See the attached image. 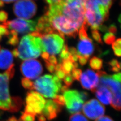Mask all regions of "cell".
<instances>
[{
    "label": "cell",
    "instance_id": "cell-14",
    "mask_svg": "<svg viewBox=\"0 0 121 121\" xmlns=\"http://www.w3.org/2000/svg\"><path fill=\"white\" fill-rule=\"evenodd\" d=\"M85 18L86 25L92 30H99L103 22L107 20L100 13L90 9L85 8Z\"/></svg>",
    "mask_w": 121,
    "mask_h": 121
},
{
    "label": "cell",
    "instance_id": "cell-7",
    "mask_svg": "<svg viewBox=\"0 0 121 121\" xmlns=\"http://www.w3.org/2000/svg\"><path fill=\"white\" fill-rule=\"evenodd\" d=\"M15 15L20 18L28 19L33 17L37 11V6L30 0H18L13 5Z\"/></svg>",
    "mask_w": 121,
    "mask_h": 121
},
{
    "label": "cell",
    "instance_id": "cell-21",
    "mask_svg": "<svg viewBox=\"0 0 121 121\" xmlns=\"http://www.w3.org/2000/svg\"><path fill=\"white\" fill-rule=\"evenodd\" d=\"M89 65L92 69L99 70L103 66V60L100 58L94 56L90 60Z\"/></svg>",
    "mask_w": 121,
    "mask_h": 121
},
{
    "label": "cell",
    "instance_id": "cell-10",
    "mask_svg": "<svg viewBox=\"0 0 121 121\" xmlns=\"http://www.w3.org/2000/svg\"><path fill=\"white\" fill-rule=\"evenodd\" d=\"M20 70L25 78L35 79L38 78L43 71L40 62L35 59H28L23 61L20 65Z\"/></svg>",
    "mask_w": 121,
    "mask_h": 121
},
{
    "label": "cell",
    "instance_id": "cell-34",
    "mask_svg": "<svg viewBox=\"0 0 121 121\" xmlns=\"http://www.w3.org/2000/svg\"><path fill=\"white\" fill-rule=\"evenodd\" d=\"M8 29L3 24L0 25V40L1 39L2 36H7L9 34Z\"/></svg>",
    "mask_w": 121,
    "mask_h": 121
},
{
    "label": "cell",
    "instance_id": "cell-30",
    "mask_svg": "<svg viewBox=\"0 0 121 121\" xmlns=\"http://www.w3.org/2000/svg\"><path fill=\"white\" fill-rule=\"evenodd\" d=\"M82 73V70L79 69H73L72 71V77L73 78V80L79 81L81 75Z\"/></svg>",
    "mask_w": 121,
    "mask_h": 121
},
{
    "label": "cell",
    "instance_id": "cell-52",
    "mask_svg": "<svg viewBox=\"0 0 121 121\" xmlns=\"http://www.w3.org/2000/svg\"><path fill=\"white\" fill-rule=\"evenodd\" d=\"M17 121H22V120H21L20 119L19 120H17Z\"/></svg>",
    "mask_w": 121,
    "mask_h": 121
},
{
    "label": "cell",
    "instance_id": "cell-16",
    "mask_svg": "<svg viewBox=\"0 0 121 121\" xmlns=\"http://www.w3.org/2000/svg\"><path fill=\"white\" fill-rule=\"evenodd\" d=\"M78 55L85 57L88 59L94 51L92 41L89 37L81 39L77 46Z\"/></svg>",
    "mask_w": 121,
    "mask_h": 121
},
{
    "label": "cell",
    "instance_id": "cell-15",
    "mask_svg": "<svg viewBox=\"0 0 121 121\" xmlns=\"http://www.w3.org/2000/svg\"><path fill=\"white\" fill-rule=\"evenodd\" d=\"M62 107L56 104L51 99L46 101L41 113L47 118L48 120H52L57 117L61 112Z\"/></svg>",
    "mask_w": 121,
    "mask_h": 121
},
{
    "label": "cell",
    "instance_id": "cell-1",
    "mask_svg": "<svg viewBox=\"0 0 121 121\" xmlns=\"http://www.w3.org/2000/svg\"><path fill=\"white\" fill-rule=\"evenodd\" d=\"M44 49L38 33L34 31L22 38L17 48L12 52L13 56L22 60L32 59L39 57Z\"/></svg>",
    "mask_w": 121,
    "mask_h": 121
},
{
    "label": "cell",
    "instance_id": "cell-43",
    "mask_svg": "<svg viewBox=\"0 0 121 121\" xmlns=\"http://www.w3.org/2000/svg\"><path fill=\"white\" fill-rule=\"evenodd\" d=\"M108 30L109 31V32L113 34H116L117 33V31L116 26L114 24H111L110 26H109V27L108 28Z\"/></svg>",
    "mask_w": 121,
    "mask_h": 121
},
{
    "label": "cell",
    "instance_id": "cell-54",
    "mask_svg": "<svg viewBox=\"0 0 121 121\" xmlns=\"http://www.w3.org/2000/svg\"></svg>",
    "mask_w": 121,
    "mask_h": 121
},
{
    "label": "cell",
    "instance_id": "cell-32",
    "mask_svg": "<svg viewBox=\"0 0 121 121\" xmlns=\"http://www.w3.org/2000/svg\"><path fill=\"white\" fill-rule=\"evenodd\" d=\"M63 81L65 84V85L69 87L73 83V79L70 73L65 74V77L63 78Z\"/></svg>",
    "mask_w": 121,
    "mask_h": 121
},
{
    "label": "cell",
    "instance_id": "cell-25",
    "mask_svg": "<svg viewBox=\"0 0 121 121\" xmlns=\"http://www.w3.org/2000/svg\"><path fill=\"white\" fill-rule=\"evenodd\" d=\"M69 121H89L80 112L74 113L69 117Z\"/></svg>",
    "mask_w": 121,
    "mask_h": 121
},
{
    "label": "cell",
    "instance_id": "cell-40",
    "mask_svg": "<svg viewBox=\"0 0 121 121\" xmlns=\"http://www.w3.org/2000/svg\"><path fill=\"white\" fill-rule=\"evenodd\" d=\"M54 73L56 76L57 77V78H59L60 79H63V78L65 77V73L62 71V70L61 69L56 70L55 71Z\"/></svg>",
    "mask_w": 121,
    "mask_h": 121
},
{
    "label": "cell",
    "instance_id": "cell-48",
    "mask_svg": "<svg viewBox=\"0 0 121 121\" xmlns=\"http://www.w3.org/2000/svg\"><path fill=\"white\" fill-rule=\"evenodd\" d=\"M69 88V86H66V85H64V86L61 87L60 91H61V92H62V93H64L66 91L68 90Z\"/></svg>",
    "mask_w": 121,
    "mask_h": 121
},
{
    "label": "cell",
    "instance_id": "cell-53",
    "mask_svg": "<svg viewBox=\"0 0 121 121\" xmlns=\"http://www.w3.org/2000/svg\"></svg>",
    "mask_w": 121,
    "mask_h": 121
},
{
    "label": "cell",
    "instance_id": "cell-37",
    "mask_svg": "<svg viewBox=\"0 0 121 121\" xmlns=\"http://www.w3.org/2000/svg\"><path fill=\"white\" fill-rule=\"evenodd\" d=\"M44 61H47L48 63L52 64V65H56L58 63L56 57L54 55L49 56L48 60H44Z\"/></svg>",
    "mask_w": 121,
    "mask_h": 121
},
{
    "label": "cell",
    "instance_id": "cell-20",
    "mask_svg": "<svg viewBox=\"0 0 121 121\" xmlns=\"http://www.w3.org/2000/svg\"><path fill=\"white\" fill-rule=\"evenodd\" d=\"M73 63L74 62L71 60V57L69 59L62 61L61 63V69L65 74H69L74 69Z\"/></svg>",
    "mask_w": 121,
    "mask_h": 121
},
{
    "label": "cell",
    "instance_id": "cell-39",
    "mask_svg": "<svg viewBox=\"0 0 121 121\" xmlns=\"http://www.w3.org/2000/svg\"><path fill=\"white\" fill-rule=\"evenodd\" d=\"M109 65L111 66V68L115 67H117L121 68V64L120 63H119L117 59H112L111 61H110L108 62Z\"/></svg>",
    "mask_w": 121,
    "mask_h": 121
},
{
    "label": "cell",
    "instance_id": "cell-46",
    "mask_svg": "<svg viewBox=\"0 0 121 121\" xmlns=\"http://www.w3.org/2000/svg\"><path fill=\"white\" fill-rule=\"evenodd\" d=\"M38 121H46V118L43 114L40 113L37 115Z\"/></svg>",
    "mask_w": 121,
    "mask_h": 121
},
{
    "label": "cell",
    "instance_id": "cell-49",
    "mask_svg": "<svg viewBox=\"0 0 121 121\" xmlns=\"http://www.w3.org/2000/svg\"><path fill=\"white\" fill-rule=\"evenodd\" d=\"M16 0H0V1L2 2L3 3H10Z\"/></svg>",
    "mask_w": 121,
    "mask_h": 121
},
{
    "label": "cell",
    "instance_id": "cell-6",
    "mask_svg": "<svg viewBox=\"0 0 121 121\" xmlns=\"http://www.w3.org/2000/svg\"><path fill=\"white\" fill-rule=\"evenodd\" d=\"M25 112L34 116L41 113L46 100L39 93L35 91L28 92L26 98Z\"/></svg>",
    "mask_w": 121,
    "mask_h": 121
},
{
    "label": "cell",
    "instance_id": "cell-5",
    "mask_svg": "<svg viewBox=\"0 0 121 121\" xmlns=\"http://www.w3.org/2000/svg\"><path fill=\"white\" fill-rule=\"evenodd\" d=\"M43 44L44 52L55 55L59 53L64 46V38L58 33H51L41 35L40 37Z\"/></svg>",
    "mask_w": 121,
    "mask_h": 121
},
{
    "label": "cell",
    "instance_id": "cell-42",
    "mask_svg": "<svg viewBox=\"0 0 121 121\" xmlns=\"http://www.w3.org/2000/svg\"><path fill=\"white\" fill-rule=\"evenodd\" d=\"M95 121H114L112 118L108 116H104L96 119Z\"/></svg>",
    "mask_w": 121,
    "mask_h": 121
},
{
    "label": "cell",
    "instance_id": "cell-35",
    "mask_svg": "<svg viewBox=\"0 0 121 121\" xmlns=\"http://www.w3.org/2000/svg\"><path fill=\"white\" fill-rule=\"evenodd\" d=\"M14 72H15V69L14 68V64H13L10 67H9V69H7L4 73L7 74L9 79H10L11 78H13L14 74Z\"/></svg>",
    "mask_w": 121,
    "mask_h": 121
},
{
    "label": "cell",
    "instance_id": "cell-28",
    "mask_svg": "<svg viewBox=\"0 0 121 121\" xmlns=\"http://www.w3.org/2000/svg\"><path fill=\"white\" fill-rule=\"evenodd\" d=\"M20 119L22 121H35V116L25 112H22Z\"/></svg>",
    "mask_w": 121,
    "mask_h": 121
},
{
    "label": "cell",
    "instance_id": "cell-47",
    "mask_svg": "<svg viewBox=\"0 0 121 121\" xmlns=\"http://www.w3.org/2000/svg\"><path fill=\"white\" fill-rule=\"evenodd\" d=\"M49 56H50L49 54H48L47 52H43L41 54V56L44 60H47Z\"/></svg>",
    "mask_w": 121,
    "mask_h": 121
},
{
    "label": "cell",
    "instance_id": "cell-26",
    "mask_svg": "<svg viewBox=\"0 0 121 121\" xmlns=\"http://www.w3.org/2000/svg\"><path fill=\"white\" fill-rule=\"evenodd\" d=\"M21 84L22 86L25 89L30 90L34 89L33 82L27 78H22Z\"/></svg>",
    "mask_w": 121,
    "mask_h": 121
},
{
    "label": "cell",
    "instance_id": "cell-2",
    "mask_svg": "<svg viewBox=\"0 0 121 121\" xmlns=\"http://www.w3.org/2000/svg\"><path fill=\"white\" fill-rule=\"evenodd\" d=\"M52 28L63 38L64 35L75 37L79 27L60 13L53 5H49L48 10L44 14Z\"/></svg>",
    "mask_w": 121,
    "mask_h": 121
},
{
    "label": "cell",
    "instance_id": "cell-31",
    "mask_svg": "<svg viewBox=\"0 0 121 121\" xmlns=\"http://www.w3.org/2000/svg\"><path fill=\"white\" fill-rule=\"evenodd\" d=\"M99 4L109 10L112 4L113 0H97Z\"/></svg>",
    "mask_w": 121,
    "mask_h": 121
},
{
    "label": "cell",
    "instance_id": "cell-24",
    "mask_svg": "<svg viewBox=\"0 0 121 121\" xmlns=\"http://www.w3.org/2000/svg\"><path fill=\"white\" fill-rule=\"evenodd\" d=\"M112 48L114 53L116 56H121V39L120 38L117 39L112 43Z\"/></svg>",
    "mask_w": 121,
    "mask_h": 121
},
{
    "label": "cell",
    "instance_id": "cell-50",
    "mask_svg": "<svg viewBox=\"0 0 121 121\" xmlns=\"http://www.w3.org/2000/svg\"><path fill=\"white\" fill-rule=\"evenodd\" d=\"M8 121H17V120L15 117H12L9 118Z\"/></svg>",
    "mask_w": 121,
    "mask_h": 121
},
{
    "label": "cell",
    "instance_id": "cell-9",
    "mask_svg": "<svg viewBox=\"0 0 121 121\" xmlns=\"http://www.w3.org/2000/svg\"><path fill=\"white\" fill-rule=\"evenodd\" d=\"M65 105L68 112L74 114L80 112L84 101L82 99L80 91L71 90L64 93Z\"/></svg>",
    "mask_w": 121,
    "mask_h": 121
},
{
    "label": "cell",
    "instance_id": "cell-4",
    "mask_svg": "<svg viewBox=\"0 0 121 121\" xmlns=\"http://www.w3.org/2000/svg\"><path fill=\"white\" fill-rule=\"evenodd\" d=\"M61 86V80L55 74L44 75L37 78L33 83L34 89L46 98H54Z\"/></svg>",
    "mask_w": 121,
    "mask_h": 121
},
{
    "label": "cell",
    "instance_id": "cell-13",
    "mask_svg": "<svg viewBox=\"0 0 121 121\" xmlns=\"http://www.w3.org/2000/svg\"><path fill=\"white\" fill-rule=\"evenodd\" d=\"M82 87L91 91L97 87L99 82V77L97 73L90 69H86L82 73L79 79Z\"/></svg>",
    "mask_w": 121,
    "mask_h": 121
},
{
    "label": "cell",
    "instance_id": "cell-11",
    "mask_svg": "<svg viewBox=\"0 0 121 121\" xmlns=\"http://www.w3.org/2000/svg\"><path fill=\"white\" fill-rule=\"evenodd\" d=\"M82 112L88 118L94 120L102 117L105 113L104 105L95 99H90L82 106Z\"/></svg>",
    "mask_w": 121,
    "mask_h": 121
},
{
    "label": "cell",
    "instance_id": "cell-29",
    "mask_svg": "<svg viewBox=\"0 0 121 121\" xmlns=\"http://www.w3.org/2000/svg\"><path fill=\"white\" fill-rule=\"evenodd\" d=\"M52 101L61 107L65 105V99L63 95H57L54 98H53Z\"/></svg>",
    "mask_w": 121,
    "mask_h": 121
},
{
    "label": "cell",
    "instance_id": "cell-18",
    "mask_svg": "<svg viewBox=\"0 0 121 121\" xmlns=\"http://www.w3.org/2000/svg\"><path fill=\"white\" fill-rule=\"evenodd\" d=\"M12 52L5 48H0V69H7L13 64Z\"/></svg>",
    "mask_w": 121,
    "mask_h": 121
},
{
    "label": "cell",
    "instance_id": "cell-44",
    "mask_svg": "<svg viewBox=\"0 0 121 121\" xmlns=\"http://www.w3.org/2000/svg\"><path fill=\"white\" fill-rule=\"evenodd\" d=\"M80 93L82 98L83 100V101L85 102L88 97V94L86 91H80Z\"/></svg>",
    "mask_w": 121,
    "mask_h": 121
},
{
    "label": "cell",
    "instance_id": "cell-38",
    "mask_svg": "<svg viewBox=\"0 0 121 121\" xmlns=\"http://www.w3.org/2000/svg\"><path fill=\"white\" fill-rule=\"evenodd\" d=\"M45 66L48 69V71L51 73H53L55 71V65L51 64L48 63L47 61H45Z\"/></svg>",
    "mask_w": 121,
    "mask_h": 121
},
{
    "label": "cell",
    "instance_id": "cell-45",
    "mask_svg": "<svg viewBox=\"0 0 121 121\" xmlns=\"http://www.w3.org/2000/svg\"><path fill=\"white\" fill-rule=\"evenodd\" d=\"M49 5L55 4L59 3L62 0H45Z\"/></svg>",
    "mask_w": 121,
    "mask_h": 121
},
{
    "label": "cell",
    "instance_id": "cell-8",
    "mask_svg": "<svg viewBox=\"0 0 121 121\" xmlns=\"http://www.w3.org/2000/svg\"><path fill=\"white\" fill-rule=\"evenodd\" d=\"M2 24L9 30H14L17 34H25L36 31L37 22L18 18L11 21H6Z\"/></svg>",
    "mask_w": 121,
    "mask_h": 121
},
{
    "label": "cell",
    "instance_id": "cell-12",
    "mask_svg": "<svg viewBox=\"0 0 121 121\" xmlns=\"http://www.w3.org/2000/svg\"><path fill=\"white\" fill-rule=\"evenodd\" d=\"M9 78L6 73H0V109L9 111L11 105V97L9 94Z\"/></svg>",
    "mask_w": 121,
    "mask_h": 121
},
{
    "label": "cell",
    "instance_id": "cell-19",
    "mask_svg": "<svg viewBox=\"0 0 121 121\" xmlns=\"http://www.w3.org/2000/svg\"><path fill=\"white\" fill-rule=\"evenodd\" d=\"M22 105V99L18 96L11 97V105L9 111L10 112H15L18 111Z\"/></svg>",
    "mask_w": 121,
    "mask_h": 121
},
{
    "label": "cell",
    "instance_id": "cell-23",
    "mask_svg": "<svg viewBox=\"0 0 121 121\" xmlns=\"http://www.w3.org/2000/svg\"><path fill=\"white\" fill-rule=\"evenodd\" d=\"M59 57V63H61L62 61L67 60L70 58L71 55L69 51L68 46L66 45H64L62 48Z\"/></svg>",
    "mask_w": 121,
    "mask_h": 121
},
{
    "label": "cell",
    "instance_id": "cell-27",
    "mask_svg": "<svg viewBox=\"0 0 121 121\" xmlns=\"http://www.w3.org/2000/svg\"><path fill=\"white\" fill-rule=\"evenodd\" d=\"M104 42L108 44H112L115 40V36L114 34L110 32H107L103 37Z\"/></svg>",
    "mask_w": 121,
    "mask_h": 121
},
{
    "label": "cell",
    "instance_id": "cell-41",
    "mask_svg": "<svg viewBox=\"0 0 121 121\" xmlns=\"http://www.w3.org/2000/svg\"><path fill=\"white\" fill-rule=\"evenodd\" d=\"M78 59L79 62L80 64V65L83 66V65H84L85 64H86L88 59H87L84 56H79V55H78Z\"/></svg>",
    "mask_w": 121,
    "mask_h": 121
},
{
    "label": "cell",
    "instance_id": "cell-36",
    "mask_svg": "<svg viewBox=\"0 0 121 121\" xmlns=\"http://www.w3.org/2000/svg\"><path fill=\"white\" fill-rule=\"evenodd\" d=\"M8 18V14L4 11H0V22L3 23L6 22Z\"/></svg>",
    "mask_w": 121,
    "mask_h": 121
},
{
    "label": "cell",
    "instance_id": "cell-3",
    "mask_svg": "<svg viewBox=\"0 0 121 121\" xmlns=\"http://www.w3.org/2000/svg\"><path fill=\"white\" fill-rule=\"evenodd\" d=\"M99 77L98 86H104L108 88L112 93V100L111 105L117 111L121 108V73L108 75L105 72L99 71L97 72Z\"/></svg>",
    "mask_w": 121,
    "mask_h": 121
},
{
    "label": "cell",
    "instance_id": "cell-22",
    "mask_svg": "<svg viewBox=\"0 0 121 121\" xmlns=\"http://www.w3.org/2000/svg\"><path fill=\"white\" fill-rule=\"evenodd\" d=\"M7 37L8 38V43L9 44L15 46L18 43L19 39L18 34L16 31L13 30H9V34L7 35Z\"/></svg>",
    "mask_w": 121,
    "mask_h": 121
},
{
    "label": "cell",
    "instance_id": "cell-17",
    "mask_svg": "<svg viewBox=\"0 0 121 121\" xmlns=\"http://www.w3.org/2000/svg\"><path fill=\"white\" fill-rule=\"evenodd\" d=\"M94 93L95 96L102 104L108 105L111 104L112 100V93L108 88L104 86H97L92 91Z\"/></svg>",
    "mask_w": 121,
    "mask_h": 121
},
{
    "label": "cell",
    "instance_id": "cell-51",
    "mask_svg": "<svg viewBox=\"0 0 121 121\" xmlns=\"http://www.w3.org/2000/svg\"><path fill=\"white\" fill-rule=\"evenodd\" d=\"M3 4H4V3L2 2H1V1H0V6H2L3 5Z\"/></svg>",
    "mask_w": 121,
    "mask_h": 121
},
{
    "label": "cell",
    "instance_id": "cell-33",
    "mask_svg": "<svg viewBox=\"0 0 121 121\" xmlns=\"http://www.w3.org/2000/svg\"><path fill=\"white\" fill-rule=\"evenodd\" d=\"M92 38L94 39H95V41H96L98 43L102 44V41L101 38V35L99 33V32L96 30H92Z\"/></svg>",
    "mask_w": 121,
    "mask_h": 121
}]
</instances>
